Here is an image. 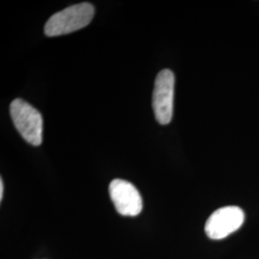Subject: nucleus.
<instances>
[{"label":"nucleus","instance_id":"nucleus-1","mask_svg":"<svg viewBox=\"0 0 259 259\" xmlns=\"http://www.w3.org/2000/svg\"><path fill=\"white\" fill-rule=\"evenodd\" d=\"M94 16V7L91 3H79L54 14L47 20L45 33L47 37L66 35L85 27Z\"/></svg>","mask_w":259,"mask_h":259},{"label":"nucleus","instance_id":"nucleus-2","mask_svg":"<svg viewBox=\"0 0 259 259\" xmlns=\"http://www.w3.org/2000/svg\"><path fill=\"white\" fill-rule=\"evenodd\" d=\"M13 123L23 139L38 146L42 143L44 119L40 112L22 99H15L10 105Z\"/></svg>","mask_w":259,"mask_h":259},{"label":"nucleus","instance_id":"nucleus-3","mask_svg":"<svg viewBox=\"0 0 259 259\" xmlns=\"http://www.w3.org/2000/svg\"><path fill=\"white\" fill-rule=\"evenodd\" d=\"M175 75L170 69H163L157 74L153 92L152 106L157 122L169 124L174 110Z\"/></svg>","mask_w":259,"mask_h":259},{"label":"nucleus","instance_id":"nucleus-4","mask_svg":"<svg viewBox=\"0 0 259 259\" xmlns=\"http://www.w3.org/2000/svg\"><path fill=\"white\" fill-rule=\"evenodd\" d=\"M245 214L240 207L235 205L224 206L209 216L204 230L213 240L224 239L236 232L244 223Z\"/></svg>","mask_w":259,"mask_h":259},{"label":"nucleus","instance_id":"nucleus-5","mask_svg":"<svg viewBox=\"0 0 259 259\" xmlns=\"http://www.w3.org/2000/svg\"><path fill=\"white\" fill-rule=\"evenodd\" d=\"M109 191L116 211L121 215L134 217L141 212L143 208L141 195L128 181L121 179L111 181Z\"/></svg>","mask_w":259,"mask_h":259},{"label":"nucleus","instance_id":"nucleus-6","mask_svg":"<svg viewBox=\"0 0 259 259\" xmlns=\"http://www.w3.org/2000/svg\"><path fill=\"white\" fill-rule=\"evenodd\" d=\"M3 191H4V185H3V180L0 179V200L3 199Z\"/></svg>","mask_w":259,"mask_h":259}]
</instances>
